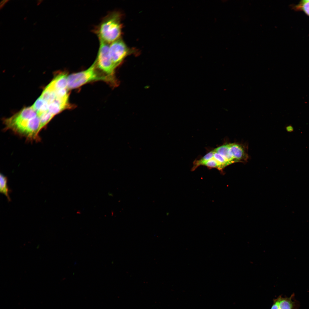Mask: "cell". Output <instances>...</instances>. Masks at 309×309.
<instances>
[{
  "label": "cell",
  "instance_id": "d6986e66",
  "mask_svg": "<svg viewBox=\"0 0 309 309\" xmlns=\"http://www.w3.org/2000/svg\"><path fill=\"white\" fill-rule=\"evenodd\" d=\"M9 1L8 0H3L1 1L0 3V8L1 9Z\"/></svg>",
  "mask_w": 309,
  "mask_h": 309
},
{
  "label": "cell",
  "instance_id": "5bb4252c",
  "mask_svg": "<svg viewBox=\"0 0 309 309\" xmlns=\"http://www.w3.org/2000/svg\"><path fill=\"white\" fill-rule=\"evenodd\" d=\"M38 116L40 118L41 129L45 126L54 116L48 111L42 113Z\"/></svg>",
  "mask_w": 309,
  "mask_h": 309
},
{
  "label": "cell",
  "instance_id": "6da1fadb",
  "mask_svg": "<svg viewBox=\"0 0 309 309\" xmlns=\"http://www.w3.org/2000/svg\"><path fill=\"white\" fill-rule=\"evenodd\" d=\"M31 106L25 108L10 117L5 119L7 129L30 140L39 139L41 129L40 118Z\"/></svg>",
  "mask_w": 309,
  "mask_h": 309
},
{
  "label": "cell",
  "instance_id": "ac0fdd59",
  "mask_svg": "<svg viewBox=\"0 0 309 309\" xmlns=\"http://www.w3.org/2000/svg\"><path fill=\"white\" fill-rule=\"evenodd\" d=\"M203 165L210 168H216L220 170L219 165L217 161L213 158L205 162Z\"/></svg>",
  "mask_w": 309,
  "mask_h": 309
},
{
  "label": "cell",
  "instance_id": "4fadbf2b",
  "mask_svg": "<svg viewBox=\"0 0 309 309\" xmlns=\"http://www.w3.org/2000/svg\"><path fill=\"white\" fill-rule=\"evenodd\" d=\"M214 152L213 150L207 153L200 160L195 161L192 169V171L194 170L200 165H203L205 162L213 158Z\"/></svg>",
  "mask_w": 309,
  "mask_h": 309
},
{
  "label": "cell",
  "instance_id": "5b68a950",
  "mask_svg": "<svg viewBox=\"0 0 309 309\" xmlns=\"http://www.w3.org/2000/svg\"><path fill=\"white\" fill-rule=\"evenodd\" d=\"M133 51L120 38L109 45L110 55L113 64L116 68L127 56L133 53Z\"/></svg>",
  "mask_w": 309,
  "mask_h": 309
},
{
  "label": "cell",
  "instance_id": "3957f363",
  "mask_svg": "<svg viewBox=\"0 0 309 309\" xmlns=\"http://www.w3.org/2000/svg\"><path fill=\"white\" fill-rule=\"evenodd\" d=\"M97 81L105 82L113 87H116L118 84L116 79L109 76L97 68L95 61L88 69L68 75V88L69 89H74L88 83Z\"/></svg>",
  "mask_w": 309,
  "mask_h": 309
},
{
  "label": "cell",
  "instance_id": "e0dca14e",
  "mask_svg": "<svg viewBox=\"0 0 309 309\" xmlns=\"http://www.w3.org/2000/svg\"><path fill=\"white\" fill-rule=\"evenodd\" d=\"M213 157L219 165V170H222L226 167L229 165L227 161L222 156L215 151Z\"/></svg>",
  "mask_w": 309,
  "mask_h": 309
},
{
  "label": "cell",
  "instance_id": "8fae6325",
  "mask_svg": "<svg viewBox=\"0 0 309 309\" xmlns=\"http://www.w3.org/2000/svg\"><path fill=\"white\" fill-rule=\"evenodd\" d=\"M0 192L7 197L8 200L11 201L9 196V190L7 185V179L6 177L1 174L0 176Z\"/></svg>",
  "mask_w": 309,
  "mask_h": 309
},
{
  "label": "cell",
  "instance_id": "30bf717a",
  "mask_svg": "<svg viewBox=\"0 0 309 309\" xmlns=\"http://www.w3.org/2000/svg\"><path fill=\"white\" fill-rule=\"evenodd\" d=\"M49 105L48 103L39 97L31 106L39 116L42 113L48 111Z\"/></svg>",
  "mask_w": 309,
  "mask_h": 309
},
{
  "label": "cell",
  "instance_id": "7c38bea8",
  "mask_svg": "<svg viewBox=\"0 0 309 309\" xmlns=\"http://www.w3.org/2000/svg\"><path fill=\"white\" fill-rule=\"evenodd\" d=\"M40 97L49 104L53 102L56 97L55 92L46 87Z\"/></svg>",
  "mask_w": 309,
  "mask_h": 309
},
{
  "label": "cell",
  "instance_id": "ba28073f",
  "mask_svg": "<svg viewBox=\"0 0 309 309\" xmlns=\"http://www.w3.org/2000/svg\"><path fill=\"white\" fill-rule=\"evenodd\" d=\"M294 295L289 298L280 296L274 300L271 309H294L295 302L293 301Z\"/></svg>",
  "mask_w": 309,
  "mask_h": 309
},
{
  "label": "cell",
  "instance_id": "2e32d148",
  "mask_svg": "<svg viewBox=\"0 0 309 309\" xmlns=\"http://www.w3.org/2000/svg\"><path fill=\"white\" fill-rule=\"evenodd\" d=\"M294 8L297 10L304 12L309 16V0L301 1L298 4L294 7Z\"/></svg>",
  "mask_w": 309,
  "mask_h": 309
},
{
  "label": "cell",
  "instance_id": "9a60e30c",
  "mask_svg": "<svg viewBox=\"0 0 309 309\" xmlns=\"http://www.w3.org/2000/svg\"><path fill=\"white\" fill-rule=\"evenodd\" d=\"M65 110L63 107L53 102L49 104L48 111L54 116Z\"/></svg>",
  "mask_w": 309,
  "mask_h": 309
},
{
  "label": "cell",
  "instance_id": "8992f818",
  "mask_svg": "<svg viewBox=\"0 0 309 309\" xmlns=\"http://www.w3.org/2000/svg\"><path fill=\"white\" fill-rule=\"evenodd\" d=\"M68 73L66 72H59L46 87L54 91L62 89H68Z\"/></svg>",
  "mask_w": 309,
  "mask_h": 309
},
{
  "label": "cell",
  "instance_id": "52a82bcc",
  "mask_svg": "<svg viewBox=\"0 0 309 309\" xmlns=\"http://www.w3.org/2000/svg\"><path fill=\"white\" fill-rule=\"evenodd\" d=\"M229 150L235 163L243 162L247 159V154L241 145L233 143L229 144Z\"/></svg>",
  "mask_w": 309,
  "mask_h": 309
},
{
  "label": "cell",
  "instance_id": "7a4b0ae2",
  "mask_svg": "<svg viewBox=\"0 0 309 309\" xmlns=\"http://www.w3.org/2000/svg\"><path fill=\"white\" fill-rule=\"evenodd\" d=\"M121 17L119 12L114 11L110 12L103 18L93 30L99 41L109 44L120 38Z\"/></svg>",
  "mask_w": 309,
  "mask_h": 309
},
{
  "label": "cell",
  "instance_id": "277c9868",
  "mask_svg": "<svg viewBox=\"0 0 309 309\" xmlns=\"http://www.w3.org/2000/svg\"><path fill=\"white\" fill-rule=\"evenodd\" d=\"M109 48V44L100 41V46L95 61L99 70L109 76L116 79L114 75L116 68L111 60Z\"/></svg>",
  "mask_w": 309,
  "mask_h": 309
},
{
  "label": "cell",
  "instance_id": "9c48e42d",
  "mask_svg": "<svg viewBox=\"0 0 309 309\" xmlns=\"http://www.w3.org/2000/svg\"><path fill=\"white\" fill-rule=\"evenodd\" d=\"M214 150L222 156L227 161L229 165L235 163L230 153L229 144L219 146L215 149Z\"/></svg>",
  "mask_w": 309,
  "mask_h": 309
},
{
  "label": "cell",
  "instance_id": "ffe728a7",
  "mask_svg": "<svg viewBox=\"0 0 309 309\" xmlns=\"http://www.w3.org/2000/svg\"><path fill=\"white\" fill-rule=\"evenodd\" d=\"M42 1V0H38V1H37V3H37V5L39 4L42 1Z\"/></svg>",
  "mask_w": 309,
  "mask_h": 309
}]
</instances>
